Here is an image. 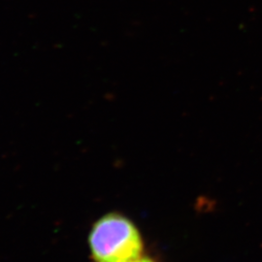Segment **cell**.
I'll return each mask as SVG.
<instances>
[{
    "instance_id": "cell-1",
    "label": "cell",
    "mask_w": 262,
    "mask_h": 262,
    "mask_svg": "<svg viewBox=\"0 0 262 262\" xmlns=\"http://www.w3.org/2000/svg\"><path fill=\"white\" fill-rule=\"evenodd\" d=\"M89 240L95 262H132L140 258L143 252L137 227L120 214H108L99 219Z\"/></svg>"
},
{
    "instance_id": "cell-2",
    "label": "cell",
    "mask_w": 262,
    "mask_h": 262,
    "mask_svg": "<svg viewBox=\"0 0 262 262\" xmlns=\"http://www.w3.org/2000/svg\"><path fill=\"white\" fill-rule=\"evenodd\" d=\"M132 262H155L152 261L151 259H150V258H147V257H144V258H142V257H140V258H138V259H136V260H134V261Z\"/></svg>"
}]
</instances>
